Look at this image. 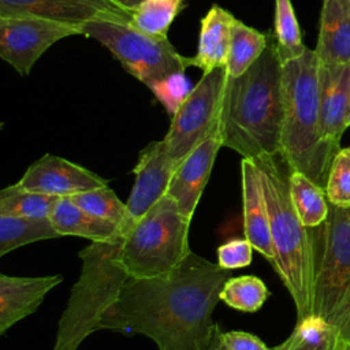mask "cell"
<instances>
[{
    "label": "cell",
    "instance_id": "cell-1",
    "mask_svg": "<svg viewBox=\"0 0 350 350\" xmlns=\"http://www.w3.org/2000/svg\"><path fill=\"white\" fill-rule=\"evenodd\" d=\"M228 278L230 271L190 252L167 275L129 279L100 329L145 335L159 350H208L212 314Z\"/></svg>",
    "mask_w": 350,
    "mask_h": 350
},
{
    "label": "cell",
    "instance_id": "cell-2",
    "mask_svg": "<svg viewBox=\"0 0 350 350\" xmlns=\"http://www.w3.org/2000/svg\"><path fill=\"white\" fill-rule=\"evenodd\" d=\"M282 67L275 37L268 33L265 49L246 72L239 77L226 72L219 131L223 146L242 159L280 153L284 115Z\"/></svg>",
    "mask_w": 350,
    "mask_h": 350
},
{
    "label": "cell",
    "instance_id": "cell-3",
    "mask_svg": "<svg viewBox=\"0 0 350 350\" xmlns=\"http://www.w3.org/2000/svg\"><path fill=\"white\" fill-rule=\"evenodd\" d=\"M253 160L260 170L268 209L273 247L272 267L288 290L299 320L313 310V228L305 227L295 212L288 182L291 168L283 156L265 154Z\"/></svg>",
    "mask_w": 350,
    "mask_h": 350
},
{
    "label": "cell",
    "instance_id": "cell-4",
    "mask_svg": "<svg viewBox=\"0 0 350 350\" xmlns=\"http://www.w3.org/2000/svg\"><path fill=\"white\" fill-rule=\"evenodd\" d=\"M320 60L314 49L283 62L284 115L280 154L294 171L325 189L335 153L324 144L320 119Z\"/></svg>",
    "mask_w": 350,
    "mask_h": 350
},
{
    "label": "cell",
    "instance_id": "cell-5",
    "mask_svg": "<svg viewBox=\"0 0 350 350\" xmlns=\"http://www.w3.org/2000/svg\"><path fill=\"white\" fill-rule=\"evenodd\" d=\"M120 242H92L78 253L81 275L59 320L52 350H78L92 332L100 329L103 314L118 301L130 279L118 258Z\"/></svg>",
    "mask_w": 350,
    "mask_h": 350
},
{
    "label": "cell",
    "instance_id": "cell-6",
    "mask_svg": "<svg viewBox=\"0 0 350 350\" xmlns=\"http://www.w3.org/2000/svg\"><path fill=\"white\" fill-rule=\"evenodd\" d=\"M187 217L168 194L163 196L123 235L119 261L130 279L167 275L190 254Z\"/></svg>",
    "mask_w": 350,
    "mask_h": 350
},
{
    "label": "cell",
    "instance_id": "cell-7",
    "mask_svg": "<svg viewBox=\"0 0 350 350\" xmlns=\"http://www.w3.org/2000/svg\"><path fill=\"white\" fill-rule=\"evenodd\" d=\"M314 294L312 313L350 342V206L329 202L325 221L313 228Z\"/></svg>",
    "mask_w": 350,
    "mask_h": 350
},
{
    "label": "cell",
    "instance_id": "cell-8",
    "mask_svg": "<svg viewBox=\"0 0 350 350\" xmlns=\"http://www.w3.org/2000/svg\"><path fill=\"white\" fill-rule=\"evenodd\" d=\"M81 33L104 45L146 88L156 79L190 67L189 57L182 56L168 38H153L131 26L130 21L98 18L85 23Z\"/></svg>",
    "mask_w": 350,
    "mask_h": 350
},
{
    "label": "cell",
    "instance_id": "cell-9",
    "mask_svg": "<svg viewBox=\"0 0 350 350\" xmlns=\"http://www.w3.org/2000/svg\"><path fill=\"white\" fill-rule=\"evenodd\" d=\"M224 79L226 67L202 72L190 96L172 115L170 129L163 139L176 164L219 127Z\"/></svg>",
    "mask_w": 350,
    "mask_h": 350
},
{
    "label": "cell",
    "instance_id": "cell-10",
    "mask_svg": "<svg viewBox=\"0 0 350 350\" xmlns=\"http://www.w3.org/2000/svg\"><path fill=\"white\" fill-rule=\"evenodd\" d=\"M71 36H82L81 27L34 16H0V57L27 77L49 46Z\"/></svg>",
    "mask_w": 350,
    "mask_h": 350
},
{
    "label": "cell",
    "instance_id": "cell-11",
    "mask_svg": "<svg viewBox=\"0 0 350 350\" xmlns=\"http://www.w3.org/2000/svg\"><path fill=\"white\" fill-rule=\"evenodd\" d=\"M176 165L167 150L164 139L153 141L139 152L138 161L133 170L135 180L126 201L124 217L118 224L120 237L165 196Z\"/></svg>",
    "mask_w": 350,
    "mask_h": 350
},
{
    "label": "cell",
    "instance_id": "cell-12",
    "mask_svg": "<svg viewBox=\"0 0 350 350\" xmlns=\"http://www.w3.org/2000/svg\"><path fill=\"white\" fill-rule=\"evenodd\" d=\"M14 185L40 194L71 197L86 190L108 186V180L79 164L46 153L36 160Z\"/></svg>",
    "mask_w": 350,
    "mask_h": 350
},
{
    "label": "cell",
    "instance_id": "cell-13",
    "mask_svg": "<svg viewBox=\"0 0 350 350\" xmlns=\"http://www.w3.org/2000/svg\"><path fill=\"white\" fill-rule=\"evenodd\" d=\"M0 16H34L78 27L98 18L131 19L111 0H0Z\"/></svg>",
    "mask_w": 350,
    "mask_h": 350
},
{
    "label": "cell",
    "instance_id": "cell-14",
    "mask_svg": "<svg viewBox=\"0 0 350 350\" xmlns=\"http://www.w3.org/2000/svg\"><path fill=\"white\" fill-rule=\"evenodd\" d=\"M223 146L219 127L201 141L175 168L167 193L179 209L193 217L201 194L208 183L216 154Z\"/></svg>",
    "mask_w": 350,
    "mask_h": 350
},
{
    "label": "cell",
    "instance_id": "cell-15",
    "mask_svg": "<svg viewBox=\"0 0 350 350\" xmlns=\"http://www.w3.org/2000/svg\"><path fill=\"white\" fill-rule=\"evenodd\" d=\"M321 137L332 153H338L350 101V64L320 63Z\"/></svg>",
    "mask_w": 350,
    "mask_h": 350
},
{
    "label": "cell",
    "instance_id": "cell-16",
    "mask_svg": "<svg viewBox=\"0 0 350 350\" xmlns=\"http://www.w3.org/2000/svg\"><path fill=\"white\" fill-rule=\"evenodd\" d=\"M62 275L8 276L0 275V334H5L22 319L33 314L45 295L60 284Z\"/></svg>",
    "mask_w": 350,
    "mask_h": 350
},
{
    "label": "cell",
    "instance_id": "cell-17",
    "mask_svg": "<svg viewBox=\"0 0 350 350\" xmlns=\"http://www.w3.org/2000/svg\"><path fill=\"white\" fill-rule=\"evenodd\" d=\"M242 200L245 238L271 264L273 262V247L271 241L269 217L261 183L258 165L253 159H242Z\"/></svg>",
    "mask_w": 350,
    "mask_h": 350
},
{
    "label": "cell",
    "instance_id": "cell-18",
    "mask_svg": "<svg viewBox=\"0 0 350 350\" xmlns=\"http://www.w3.org/2000/svg\"><path fill=\"white\" fill-rule=\"evenodd\" d=\"M314 51L320 63L350 64V0H323Z\"/></svg>",
    "mask_w": 350,
    "mask_h": 350
},
{
    "label": "cell",
    "instance_id": "cell-19",
    "mask_svg": "<svg viewBox=\"0 0 350 350\" xmlns=\"http://www.w3.org/2000/svg\"><path fill=\"white\" fill-rule=\"evenodd\" d=\"M235 19L237 18L226 8L219 4H212L201 19L198 48L196 55L189 57L190 66L198 67L202 72L226 67Z\"/></svg>",
    "mask_w": 350,
    "mask_h": 350
},
{
    "label": "cell",
    "instance_id": "cell-20",
    "mask_svg": "<svg viewBox=\"0 0 350 350\" xmlns=\"http://www.w3.org/2000/svg\"><path fill=\"white\" fill-rule=\"evenodd\" d=\"M49 219L62 237H81L92 242L122 239L118 224L98 219L79 208L70 197H59Z\"/></svg>",
    "mask_w": 350,
    "mask_h": 350
},
{
    "label": "cell",
    "instance_id": "cell-21",
    "mask_svg": "<svg viewBox=\"0 0 350 350\" xmlns=\"http://www.w3.org/2000/svg\"><path fill=\"white\" fill-rule=\"evenodd\" d=\"M290 196L301 223L308 228L321 226L329 211V202L325 189L313 182L304 172L291 170L290 172Z\"/></svg>",
    "mask_w": 350,
    "mask_h": 350
},
{
    "label": "cell",
    "instance_id": "cell-22",
    "mask_svg": "<svg viewBox=\"0 0 350 350\" xmlns=\"http://www.w3.org/2000/svg\"><path fill=\"white\" fill-rule=\"evenodd\" d=\"M60 237L49 217L0 215V257L27 243Z\"/></svg>",
    "mask_w": 350,
    "mask_h": 350
},
{
    "label": "cell",
    "instance_id": "cell-23",
    "mask_svg": "<svg viewBox=\"0 0 350 350\" xmlns=\"http://www.w3.org/2000/svg\"><path fill=\"white\" fill-rule=\"evenodd\" d=\"M346 343L334 325L310 313L298 320L286 339V350H345Z\"/></svg>",
    "mask_w": 350,
    "mask_h": 350
},
{
    "label": "cell",
    "instance_id": "cell-24",
    "mask_svg": "<svg viewBox=\"0 0 350 350\" xmlns=\"http://www.w3.org/2000/svg\"><path fill=\"white\" fill-rule=\"evenodd\" d=\"M268 44V34L235 19L231 31V41L226 62V72L230 77H239L261 56Z\"/></svg>",
    "mask_w": 350,
    "mask_h": 350
},
{
    "label": "cell",
    "instance_id": "cell-25",
    "mask_svg": "<svg viewBox=\"0 0 350 350\" xmlns=\"http://www.w3.org/2000/svg\"><path fill=\"white\" fill-rule=\"evenodd\" d=\"M185 5L186 0H144L131 14L130 25L153 38L165 40Z\"/></svg>",
    "mask_w": 350,
    "mask_h": 350
},
{
    "label": "cell",
    "instance_id": "cell-26",
    "mask_svg": "<svg viewBox=\"0 0 350 350\" xmlns=\"http://www.w3.org/2000/svg\"><path fill=\"white\" fill-rule=\"evenodd\" d=\"M269 297L265 283L254 275L228 278L220 291V301L241 312H257Z\"/></svg>",
    "mask_w": 350,
    "mask_h": 350
},
{
    "label": "cell",
    "instance_id": "cell-27",
    "mask_svg": "<svg viewBox=\"0 0 350 350\" xmlns=\"http://www.w3.org/2000/svg\"><path fill=\"white\" fill-rule=\"evenodd\" d=\"M273 37L282 62L298 57L306 49L291 0H275Z\"/></svg>",
    "mask_w": 350,
    "mask_h": 350
},
{
    "label": "cell",
    "instance_id": "cell-28",
    "mask_svg": "<svg viewBox=\"0 0 350 350\" xmlns=\"http://www.w3.org/2000/svg\"><path fill=\"white\" fill-rule=\"evenodd\" d=\"M57 198L11 185L0 191V215L49 217Z\"/></svg>",
    "mask_w": 350,
    "mask_h": 350
},
{
    "label": "cell",
    "instance_id": "cell-29",
    "mask_svg": "<svg viewBox=\"0 0 350 350\" xmlns=\"http://www.w3.org/2000/svg\"><path fill=\"white\" fill-rule=\"evenodd\" d=\"M85 212L119 224L126 212V202H122L109 186L86 190L70 197Z\"/></svg>",
    "mask_w": 350,
    "mask_h": 350
},
{
    "label": "cell",
    "instance_id": "cell-30",
    "mask_svg": "<svg viewBox=\"0 0 350 350\" xmlns=\"http://www.w3.org/2000/svg\"><path fill=\"white\" fill-rule=\"evenodd\" d=\"M148 88L171 116L179 109L194 89L193 83L186 75V71L171 72L153 81Z\"/></svg>",
    "mask_w": 350,
    "mask_h": 350
},
{
    "label": "cell",
    "instance_id": "cell-31",
    "mask_svg": "<svg viewBox=\"0 0 350 350\" xmlns=\"http://www.w3.org/2000/svg\"><path fill=\"white\" fill-rule=\"evenodd\" d=\"M325 194L336 206H350V148L339 149L328 171Z\"/></svg>",
    "mask_w": 350,
    "mask_h": 350
},
{
    "label": "cell",
    "instance_id": "cell-32",
    "mask_svg": "<svg viewBox=\"0 0 350 350\" xmlns=\"http://www.w3.org/2000/svg\"><path fill=\"white\" fill-rule=\"evenodd\" d=\"M209 350H271L256 335L245 331H221L216 324Z\"/></svg>",
    "mask_w": 350,
    "mask_h": 350
},
{
    "label": "cell",
    "instance_id": "cell-33",
    "mask_svg": "<svg viewBox=\"0 0 350 350\" xmlns=\"http://www.w3.org/2000/svg\"><path fill=\"white\" fill-rule=\"evenodd\" d=\"M252 252L253 246L246 238L230 239L217 247V264L227 271L245 268L252 262Z\"/></svg>",
    "mask_w": 350,
    "mask_h": 350
},
{
    "label": "cell",
    "instance_id": "cell-34",
    "mask_svg": "<svg viewBox=\"0 0 350 350\" xmlns=\"http://www.w3.org/2000/svg\"><path fill=\"white\" fill-rule=\"evenodd\" d=\"M113 4H116L123 11L129 12L130 15L134 12V10L144 1V0H111Z\"/></svg>",
    "mask_w": 350,
    "mask_h": 350
},
{
    "label": "cell",
    "instance_id": "cell-35",
    "mask_svg": "<svg viewBox=\"0 0 350 350\" xmlns=\"http://www.w3.org/2000/svg\"><path fill=\"white\" fill-rule=\"evenodd\" d=\"M208 350H209V349H208ZM271 350H286V340H284V342H282L280 345H278V346L272 347Z\"/></svg>",
    "mask_w": 350,
    "mask_h": 350
},
{
    "label": "cell",
    "instance_id": "cell-36",
    "mask_svg": "<svg viewBox=\"0 0 350 350\" xmlns=\"http://www.w3.org/2000/svg\"><path fill=\"white\" fill-rule=\"evenodd\" d=\"M346 126H350V101H349V109H347V116H346Z\"/></svg>",
    "mask_w": 350,
    "mask_h": 350
},
{
    "label": "cell",
    "instance_id": "cell-37",
    "mask_svg": "<svg viewBox=\"0 0 350 350\" xmlns=\"http://www.w3.org/2000/svg\"><path fill=\"white\" fill-rule=\"evenodd\" d=\"M345 350H350V342H347V343H346V346H345Z\"/></svg>",
    "mask_w": 350,
    "mask_h": 350
}]
</instances>
